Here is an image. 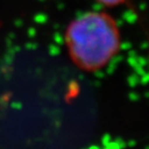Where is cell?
Here are the masks:
<instances>
[{"label":"cell","instance_id":"1","mask_svg":"<svg viewBox=\"0 0 149 149\" xmlns=\"http://www.w3.org/2000/svg\"><path fill=\"white\" fill-rule=\"evenodd\" d=\"M65 36L72 58L88 70L105 66L120 45L116 23L104 13L92 12L78 17L68 26Z\"/></svg>","mask_w":149,"mask_h":149},{"label":"cell","instance_id":"2","mask_svg":"<svg viewBox=\"0 0 149 149\" xmlns=\"http://www.w3.org/2000/svg\"><path fill=\"white\" fill-rule=\"evenodd\" d=\"M100 2L104 3V4L107 5H114V4H118V3L122 2L123 0H97Z\"/></svg>","mask_w":149,"mask_h":149}]
</instances>
